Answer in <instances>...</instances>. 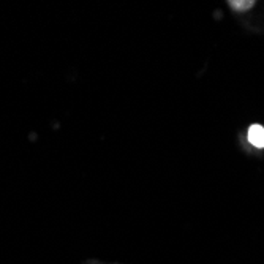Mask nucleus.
I'll use <instances>...</instances> for the list:
<instances>
[{
    "instance_id": "1",
    "label": "nucleus",
    "mask_w": 264,
    "mask_h": 264,
    "mask_svg": "<svg viewBox=\"0 0 264 264\" xmlns=\"http://www.w3.org/2000/svg\"><path fill=\"white\" fill-rule=\"evenodd\" d=\"M249 141L255 147H264V129L261 125H252L249 130Z\"/></svg>"
},
{
    "instance_id": "2",
    "label": "nucleus",
    "mask_w": 264,
    "mask_h": 264,
    "mask_svg": "<svg viewBox=\"0 0 264 264\" xmlns=\"http://www.w3.org/2000/svg\"><path fill=\"white\" fill-rule=\"evenodd\" d=\"M233 5H234L236 8L239 6V5H241V8H249V6H250V5H253V3H252V2H245V3L242 2V3H233Z\"/></svg>"
}]
</instances>
